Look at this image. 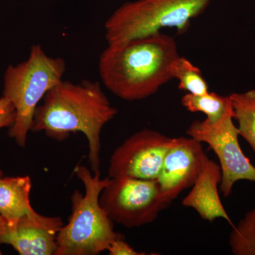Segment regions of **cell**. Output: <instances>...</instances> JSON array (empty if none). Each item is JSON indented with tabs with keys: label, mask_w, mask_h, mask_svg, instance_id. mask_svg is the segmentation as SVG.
<instances>
[{
	"label": "cell",
	"mask_w": 255,
	"mask_h": 255,
	"mask_svg": "<svg viewBox=\"0 0 255 255\" xmlns=\"http://www.w3.org/2000/svg\"><path fill=\"white\" fill-rule=\"evenodd\" d=\"M110 255H144L146 253L134 250L124 241L123 235L120 234L112 242L107 251Z\"/></svg>",
	"instance_id": "obj_18"
},
{
	"label": "cell",
	"mask_w": 255,
	"mask_h": 255,
	"mask_svg": "<svg viewBox=\"0 0 255 255\" xmlns=\"http://www.w3.org/2000/svg\"><path fill=\"white\" fill-rule=\"evenodd\" d=\"M179 56L173 37L160 31L108 44L100 55L99 72L102 83L114 95L142 100L173 80L172 65Z\"/></svg>",
	"instance_id": "obj_2"
},
{
	"label": "cell",
	"mask_w": 255,
	"mask_h": 255,
	"mask_svg": "<svg viewBox=\"0 0 255 255\" xmlns=\"http://www.w3.org/2000/svg\"><path fill=\"white\" fill-rule=\"evenodd\" d=\"M117 113L100 82L62 80L47 92L37 107L31 131L45 132L57 141L81 132L88 141L89 163L95 173L100 171L101 132Z\"/></svg>",
	"instance_id": "obj_1"
},
{
	"label": "cell",
	"mask_w": 255,
	"mask_h": 255,
	"mask_svg": "<svg viewBox=\"0 0 255 255\" xmlns=\"http://www.w3.org/2000/svg\"><path fill=\"white\" fill-rule=\"evenodd\" d=\"M0 245H1V244H0ZM1 254H2V253H1V250H0V255H1Z\"/></svg>",
	"instance_id": "obj_20"
},
{
	"label": "cell",
	"mask_w": 255,
	"mask_h": 255,
	"mask_svg": "<svg viewBox=\"0 0 255 255\" xmlns=\"http://www.w3.org/2000/svg\"><path fill=\"white\" fill-rule=\"evenodd\" d=\"M187 133L201 143L205 142L217 155L222 173L219 189L225 197L230 196L238 181L255 182V167L240 145L239 132L233 123L231 103L219 121L214 123H209L206 119L194 121Z\"/></svg>",
	"instance_id": "obj_7"
},
{
	"label": "cell",
	"mask_w": 255,
	"mask_h": 255,
	"mask_svg": "<svg viewBox=\"0 0 255 255\" xmlns=\"http://www.w3.org/2000/svg\"><path fill=\"white\" fill-rule=\"evenodd\" d=\"M66 63L46 54L40 45L31 46L28 59L10 65L5 70L2 97L14 105L16 118L8 135L24 147L39 102L47 92L63 80Z\"/></svg>",
	"instance_id": "obj_4"
},
{
	"label": "cell",
	"mask_w": 255,
	"mask_h": 255,
	"mask_svg": "<svg viewBox=\"0 0 255 255\" xmlns=\"http://www.w3.org/2000/svg\"><path fill=\"white\" fill-rule=\"evenodd\" d=\"M233 119L238 122L239 135L255 152V90L229 95Z\"/></svg>",
	"instance_id": "obj_13"
},
{
	"label": "cell",
	"mask_w": 255,
	"mask_h": 255,
	"mask_svg": "<svg viewBox=\"0 0 255 255\" xmlns=\"http://www.w3.org/2000/svg\"><path fill=\"white\" fill-rule=\"evenodd\" d=\"M100 201L114 223L128 228L150 224L169 206L162 197L157 179L125 177H110Z\"/></svg>",
	"instance_id": "obj_6"
},
{
	"label": "cell",
	"mask_w": 255,
	"mask_h": 255,
	"mask_svg": "<svg viewBox=\"0 0 255 255\" xmlns=\"http://www.w3.org/2000/svg\"><path fill=\"white\" fill-rule=\"evenodd\" d=\"M212 0H136L124 3L107 20L105 38L117 44L175 28L185 33L191 20L205 11Z\"/></svg>",
	"instance_id": "obj_5"
},
{
	"label": "cell",
	"mask_w": 255,
	"mask_h": 255,
	"mask_svg": "<svg viewBox=\"0 0 255 255\" xmlns=\"http://www.w3.org/2000/svg\"><path fill=\"white\" fill-rule=\"evenodd\" d=\"M3 177V173L2 172H1V170H0V178ZM4 225V221H3L2 218L1 217V216H0V230H1V228L3 227V226Z\"/></svg>",
	"instance_id": "obj_19"
},
{
	"label": "cell",
	"mask_w": 255,
	"mask_h": 255,
	"mask_svg": "<svg viewBox=\"0 0 255 255\" xmlns=\"http://www.w3.org/2000/svg\"><path fill=\"white\" fill-rule=\"evenodd\" d=\"M181 103L189 112L204 114L207 122L214 123L223 117L231 101L229 96L224 97L216 92H209L201 95L187 93L182 97Z\"/></svg>",
	"instance_id": "obj_14"
},
{
	"label": "cell",
	"mask_w": 255,
	"mask_h": 255,
	"mask_svg": "<svg viewBox=\"0 0 255 255\" xmlns=\"http://www.w3.org/2000/svg\"><path fill=\"white\" fill-rule=\"evenodd\" d=\"M221 178L220 165L214 160L208 159L190 192L183 199L182 205L195 210L203 220L213 222L223 219L233 227L234 225L220 199L219 187Z\"/></svg>",
	"instance_id": "obj_11"
},
{
	"label": "cell",
	"mask_w": 255,
	"mask_h": 255,
	"mask_svg": "<svg viewBox=\"0 0 255 255\" xmlns=\"http://www.w3.org/2000/svg\"><path fill=\"white\" fill-rule=\"evenodd\" d=\"M29 176L0 178V216L4 226L11 227L35 210L30 203Z\"/></svg>",
	"instance_id": "obj_12"
},
{
	"label": "cell",
	"mask_w": 255,
	"mask_h": 255,
	"mask_svg": "<svg viewBox=\"0 0 255 255\" xmlns=\"http://www.w3.org/2000/svg\"><path fill=\"white\" fill-rule=\"evenodd\" d=\"M229 246L233 255H255V208L233 226Z\"/></svg>",
	"instance_id": "obj_16"
},
{
	"label": "cell",
	"mask_w": 255,
	"mask_h": 255,
	"mask_svg": "<svg viewBox=\"0 0 255 255\" xmlns=\"http://www.w3.org/2000/svg\"><path fill=\"white\" fill-rule=\"evenodd\" d=\"M16 111L14 105L4 97L0 98V129L10 127L14 124Z\"/></svg>",
	"instance_id": "obj_17"
},
{
	"label": "cell",
	"mask_w": 255,
	"mask_h": 255,
	"mask_svg": "<svg viewBox=\"0 0 255 255\" xmlns=\"http://www.w3.org/2000/svg\"><path fill=\"white\" fill-rule=\"evenodd\" d=\"M61 218L50 217L36 211L26 215L11 227L0 230V244L12 247L21 255H55Z\"/></svg>",
	"instance_id": "obj_10"
},
{
	"label": "cell",
	"mask_w": 255,
	"mask_h": 255,
	"mask_svg": "<svg viewBox=\"0 0 255 255\" xmlns=\"http://www.w3.org/2000/svg\"><path fill=\"white\" fill-rule=\"evenodd\" d=\"M172 140L150 129L135 132L114 151L109 177L157 179Z\"/></svg>",
	"instance_id": "obj_8"
},
{
	"label": "cell",
	"mask_w": 255,
	"mask_h": 255,
	"mask_svg": "<svg viewBox=\"0 0 255 255\" xmlns=\"http://www.w3.org/2000/svg\"><path fill=\"white\" fill-rule=\"evenodd\" d=\"M172 75L173 79L179 81V88L187 93L201 95L209 92L207 82L200 69L184 57L179 55L174 62Z\"/></svg>",
	"instance_id": "obj_15"
},
{
	"label": "cell",
	"mask_w": 255,
	"mask_h": 255,
	"mask_svg": "<svg viewBox=\"0 0 255 255\" xmlns=\"http://www.w3.org/2000/svg\"><path fill=\"white\" fill-rule=\"evenodd\" d=\"M74 173L81 180L85 193L74 191L71 196L72 214L57 238L55 255H97L107 251L120 233L100 204L101 193L110 177L101 178L100 171L92 173L83 165L76 166Z\"/></svg>",
	"instance_id": "obj_3"
},
{
	"label": "cell",
	"mask_w": 255,
	"mask_h": 255,
	"mask_svg": "<svg viewBox=\"0 0 255 255\" xmlns=\"http://www.w3.org/2000/svg\"><path fill=\"white\" fill-rule=\"evenodd\" d=\"M209 159L201 142L191 137L173 138L157 178L161 194L167 204L194 185Z\"/></svg>",
	"instance_id": "obj_9"
}]
</instances>
